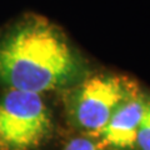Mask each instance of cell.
Segmentation results:
<instances>
[{"instance_id": "1", "label": "cell", "mask_w": 150, "mask_h": 150, "mask_svg": "<svg viewBox=\"0 0 150 150\" xmlns=\"http://www.w3.org/2000/svg\"><path fill=\"white\" fill-rule=\"evenodd\" d=\"M78 74L67 38L43 18L24 19L0 39V81L10 89L41 94L68 85Z\"/></svg>"}, {"instance_id": "2", "label": "cell", "mask_w": 150, "mask_h": 150, "mask_svg": "<svg viewBox=\"0 0 150 150\" xmlns=\"http://www.w3.org/2000/svg\"><path fill=\"white\" fill-rule=\"evenodd\" d=\"M50 130V114L40 94L10 89L0 96V150L35 148Z\"/></svg>"}, {"instance_id": "3", "label": "cell", "mask_w": 150, "mask_h": 150, "mask_svg": "<svg viewBox=\"0 0 150 150\" xmlns=\"http://www.w3.org/2000/svg\"><path fill=\"white\" fill-rule=\"evenodd\" d=\"M137 93L134 84L123 76L94 75L83 81L71 96L75 121L81 128L100 133L116 109Z\"/></svg>"}, {"instance_id": "4", "label": "cell", "mask_w": 150, "mask_h": 150, "mask_svg": "<svg viewBox=\"0 0 150 150\" xmlns=\"http://www.w3.org/2000/svg\"><path fill=\"white\" fill-rule=\"evenodd\" d=\"M146 104L148 99L138 93L124 101L100 130L104 143L120 149L134 146Z\"/></svg>"}, {"instance_id": "5", "label": "cell", "mask_w": 150, "mask_h": 150, "mask_svg": "<svg viewBox=\"0 0 150 150\" xmlns=\"http://www.w3.org/2000/svg\"><path fill=\"white\" fill-rule=\"evenodd\" d=\"M135 145L139 148V150H150V100H148V104L145 106L138 129Z\"/></svg>"}, {"instance_id": "6", "label": "cell", "mask_w": 150, "mask_h": 150, "mask_svg": "<svg viewBox=\"0 0 150 150\" xmlns=\"http://www.w3.org/2000/svg\"><path fill=\"white\" fill-rule=\"evenodd\" d=\"M64 150H103L95 143L85 138H75L70 140Z\"/></svg>"}]
</instances>
